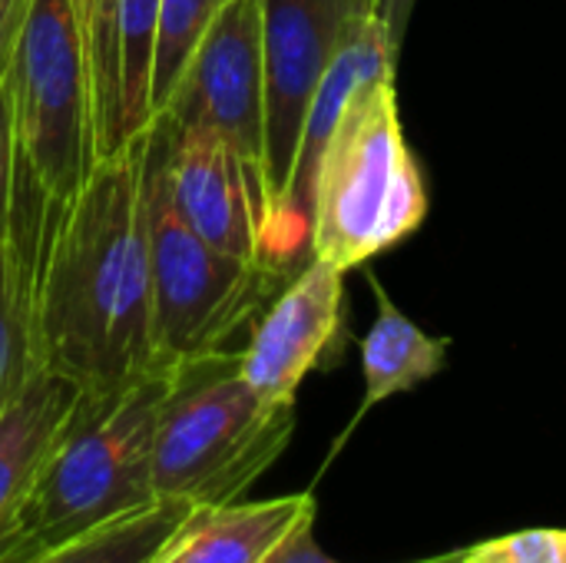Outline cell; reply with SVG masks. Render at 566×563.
<instances>
[{
  "instance_id": "obj_19",
  "label": "cell",
  "mask_w": 566,
  "mask_h": 563,
  "mask_svg": "<svg viewBox=\"0 0 566 563\" xmlns=\"http://www.w3.org/2000/svg\"><path fill=\"white\" fill-rule=\"evenodd\" d=\"M461 563H566V531L534 528L458 551Z\"/></svg>"
},
{
  "instance_id": "obj_4",
  "label": "cell",
  "mask_w": 566,
  "mask_h": 563,
  "mask_svg": "<svg viewBox=\"0 0 566 563\" xmlns=\"http://www.w3.org/2000/svg\"><path fill=\"white\" fill-rule=\"evenodd\" d=\"M143 222L153 342L163 365L226 348L292 282L282 265L219 252L182 219L169 183V126L163 116L143 129Z\"/></svg>"
},
{
  "instance_id": "obj_25",
  "label": "cell",
  "mask_w": 566,
  "mask_h": 563,
  "mask_svg": "<svg viewBox=\"0 0 566 563\" xmlns=\"http://www.w3.org/2000/svg\"><path fill=\"white\" fill-rule=\"evenodd\" d=\"M368 3H371V0H368Z\"/></svg>"
},
{
  "instance_id": "obj_13",
  "label": "cell",
  "mask_w": 566,
  "mask_h": 563,
  "mask_svg": "<svg viewBox=\"0 0 566 563\" xmlns=\"http://www.w3.org/2000/svg\"><path fill=\"white\" fill-rule=\"evenodd\" d=\"M80 388L56 372H40L30 388L0 415V563L20 504L27 501L43 461L63 435Z\"/></svg>"
},
{
  "instance_id": "obj_15",
  "label": "cell",
  "mask_w": 566,
  "mask_h": 563,
  "mask_svg": "<svg viewBox=\"0 0 566 563\" xmlns=\"http://www.w3.org/2000/svg\"><path fill=\"white\" fill-rule=\"evenodd\" d=\"M196 511L192 501H156L27 563H153Z\"/></svg>"
},
{
  "instance_id": "obj_18",
  "label": "cell",
  "mask_w": 566,
  "mask_h": 563,
  "mask_svg": "<svg viewBox=\"0 0 566 563\" xmlns=\"http://www.w3.org/2000/svg\"><path fill=\"white\" fill-rule=\"evenodd\" d=\"M424 216H428V186H424V176H421V166H418L415 153L408 149L401 166H398V176L391 183L375 249L385 252V249L398 246L405 236H411L424 222Z\"/></svg>"
},
{
  "instance_id": "obj_10",
  "label": "cell",
  "mask_w": 566,
  "mask_h": 563,
  "mask_svg": "<svg viewBox=\"0 0 566 563\" xmlns=\"http://www.w3.org/2000/svg\"><path fill=\"white\" fill-rule=\"evenodd\" d=\"M163 119L169 126V183L182 219L219 252L265 262V196L252 169L212 126Z\"/></svg>"
},
{
  "instance_id": "obj_11",
  "label": "cell",
  "mask_w": 566,
  "mask_h": 563,
  "mask_svg": "<svg viewBox=\"0 0 566 563\" xmlns=\"http://www.w3.org/2000/svg\"><path fill=\"white\" fill-rule=\"evenodd\" d=\"M23 156V153H20ZM53 196L23 159L17 209L0 239V415L43 372L36 335V282Z\"/></svg>"
},
{
  "instance_id": "obj_2",
  "label": "cell",
  "mask_w": 566,
  "mask_h": 563,
  "mask_svg": "<svg viewBox=\"0 0 566 563\" xmlns=\"http://www.w3.org/2000/svg\"><path fill=\"white\" fill-rule=\"evenodd\" d=\"M169 378L172 365H163L106 395L80 392L63 435L13 518L3 563H27L156 504L153 441Z\"/></svg>"
},
{
  "instance_id": "obj_12",
  "label": "cell",
  "mask_w": 566,
  "mask_h": 563,
  "mask_svg": "<svg viewBox=\"0 0 566 563\" xmlns=\"http://www.w3.org/2000/svg\"><path fill=\"white\" fill-rule=\"evenodd\" d=\"M308 518H315V498L308 491L272 501L199 508L153 563H265Z\"/></svg>"
},
{
  "instance_id": "obj_5",
  "label": "cell",
  "mask_w": 566,
  "mask_h": 563,
  "mask_svg": "<svg viewBox=\"0 0 566 563\" xmlns=\"http://www.w3.org/2000/svg\"><path fill=\"white\" fill-rule=\"evenodd\" d=\"M7 80L30 173L53 199H73L96 166L90 66L73 0H30Z\"/></svg>"
},
{
  "instance_id": "obj_9",
  "label": "cell",
  "mask_w": 566,
  "mask_h": 563,
  "mask_svg": "<svg viewBox=\"0 0 566 563\" xmlns=\"http://www.w3.org/2000/svg\"><path fill=\"white\" fill-rule=\"evenodd\" d=\"M342 275L335 265L308 259L252 322V338L242 348V375L265 402L295 405L305 375L332 365L338 355Z\"/></svg>"
},
{
  "instance_id": "obj_3",
  "label": "cell",
  "mask_w": 566,
  "mask_h": 563,
  "mask_svg": "<svg viewBox=\"0 0 566 563\" xmlns=\"http://www.w3.org/2000/svg\"><path fill=\"white\" fill-rule=\"evenodd\" d=\"M292 431L295 405L265 402L242 375V352L176 362L153 441V494L199 508L232 504L275 465Z\"/></svg>"
},
{
  "instance_id": "obj_23",
  "label": "cell",
  "mask_w": 566,
  "mask_h": 563,
  "mask_svg": "<svg viewBox=\"0 0 566 563\" xmlns=\"http://www.w3.org/2000/svg\"><path fill=\"white\" fill-rule=\"evenodd\" d=\"M30 0H0V80L10 70L17 40H20V27L27 20Z\"/></svg>"
},
{
  "instance_id": "obj_14",
  "label": "cell",
  "mask_w": 566,
  "mask_h": 563,
  "mask_svg": "<svg viewBox=\"0 0 566 563\" xmlns=\"http://www.w3.org/2000/svg\"><path fill=\"white\" fill-rule=\"evenodd\" d=\"M368 285L375 292V322L368 329V335L361 338V372H365V398H361V408L355 411L352 425L345 428V435L338 438V445L332 448L328 461L342 451V445L352 438V431L361 425V418L401 395V392H415L418 385L431 382L434 375L444 372V362H448V348H451V338H434L428 332H421L395 302L391 295L385 292V285L378 282V275L368 272Z\"/></svg>"
},
{
  "instance_id": "obj_6",
  "label": "cell",
  "mask_w": 566,
  "mask_h": 563,
  "mask_svg": "<svg viewBox=\"0 0 566 563\" xmlns=\"http://www.w3.org/2000/svg\"><path fill=\"white\" fill-rule=\"evenodd\" d=\"M405 153L395 76L361 83L318 163L308 236L312 259L348 272L378 256V226Z\"/></svg>"
},
{
  "instance_id": "obj_16",
  "label": "cell",
  "mask_w": 566,
  "mask_h": 563,
  "mask_svg": "<svg viewBox=\"0 0 566 563\" xmlns=\"http://www.w3.org/2000/svg\"><path fill=\"white\" fill-rule=\"evenodd\" d=\"M229 0H159L156 50H153V116L166 110L176 86L182 83L192 53L199 50L206 30Z\"/></svg>"
},
{
  "instance_id": "obj_22",
  "label": "cell",
  "mask_w": 566,
  "mask_h": 563,
  "mask_svg": "<svg viewBox=\"0 0 566 563\" xmlns=\"http://www.w3.org/2000/svg\"><path fill=\"white\" fill-rule=\"evenodd\" d=\"M418 0H371V10L378 13V20L388 30V46L395 53V60H401V46L411 27V13H415Z\"/></svg>"
},
{
  "instance_id": "obj_17",
  "label": "cell",
  "mask_w": 566,
  "mask_h": 563,
  "mask_svg": "<svg viewBox=\"0 0 566 563\" xmlns=\"http://www.w3.org/2000/svg\"><path fill=\"white\" fill-rule=\"evenodd\" d=\"M159 0H119V66H123V136L126 143L153 123V50Z\"/></svg>"
},
{
  "instance_id": "obj_1",
  "label": "cell",
  "mask_w": 566,
  "mask_h": 563,
  "mask_svg": "<svg viewBox=\"0 0 566 563\" xmlns=\"http://www.w3.org/2000/svg\"><path fill=\"white\" fill-rule=\"evenodd\" d=\"M46 372L86 395L163 368L153 342V285L143 222V133L99 159L80 192L53 199L36 282Z\"/></svg>"
},
{
  "instance_id": "obj_24",
  "label": "cell",
  "mask_w": 566,
  "mask_h": 563,
  "mask_svg": "<svg viewBox=\"0 0 566 563\" xmlns=\"http://www.w3.org/2000/svg\"><path fill=\"white\" fill-rule=\"evenodd\" d=\"M421 563H461V561H458V551H454V554H444V557H431V561H421Z\"/></svg>"
},
{
  "instance_id": "obj_8",
  "label": "cell",
  "mask_w": 566,
  "mask_h": 563,
  "mask_svg": "<svg viewBox=\"0 0 566 563\" xmlns=\"http://www.w3.org/2000/svg\"><path fill=\"white\" fill-rule=\"evenodd\" d=\"M159 116V113H156ZM172 123L212 126L262 186L265 166V53L262 0H229L206 30L192 63L166 103ZM265 196V192H262Z\"/></svg>"
},
{
  "instance_id": "obj_21",
  "label": "cell",
  "mask_w": 566,
  "mask_h": 563,
  "mask_svg": "<svg viewBox=\"0 0 566 563\" xmlns=\"http://www.w3.org/2000/svg\"><path fill=\"white\" fill-rule=\"evenodd\" d=\"M265 563H338L332 561L322 548H318V541H315V518H308V521H302L269 557Z\"/></svg>"
},
{
  "instance_id": "obj_20",
  "label": "cell",
  "mask_w": 566,
  "mask_h": 563,
  "mask_svg": "<svg viewBox=\"0 0 566 563\" xmlns=\"http://www.w3.org/2000/svg\"><path fill=\"white\" fill-rule=\"evenodd\" d=\"M23 156L17 143V119H13V90L10 80H0V239L10 229L13 209H17V189H20Z\"/></svg>"
},
{
  "instance_id": "obj_7",
  "label": "cell",
  "mask_w": 566,
  "mask_h": 563,
  "mask_svg": "<svg viewBox=\"0 0 566 563\" xmlns=\"http://www.w3.org/2000/svg\"><path fill=\"white\" fill-rule=\"evenodd\" d=\"M368 0H262L265 53V236L285 202L308 103ZM265 256V252H262Z\"/></svg>"
}]
</instances>
